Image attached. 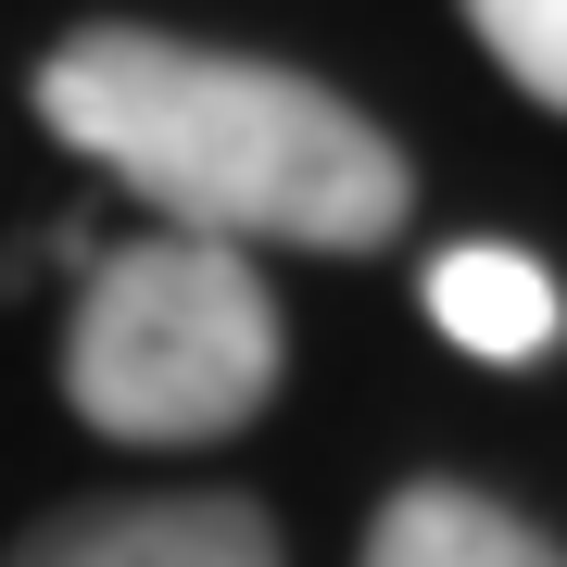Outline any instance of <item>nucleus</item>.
I'll return each mask as SVG.
<instances>
[{"mask_svg": "<svg viewBox=\"0 0 567 567\" xmlns=\"http://www.w3.org/2000/svg\"><path fill=\"white\" fill-rule=\"evenodd\" d=\"M365 567H567V543L466 480H404L365 529Z\"/></svg>", "mask_w": 567, "mask_h": 567, "instance_id": "obj_5", "label": "nucleus"}, {"mask_svg": "<svg viewBox=\"0 0 567 567\" xmlns=\"http://www.w3.org/2000/svg\"><path fill=\"white\" fill-rule=\"evenodd\" d=\"M466 25L543 114H567V0H466Z\"/></svg>", "mask_w": 567, "mask_h": 567, "instance_id": "obj_6", "label": "nucleus"}, {"mask_svg": "<svg viewBox=\"0 0 567 567\" xmlns=\"http://www.w3.org/2000/svg\"><path fill=\"white\" fill-rule=\"evenodd\" d=\"M0 567H290V555L252 492H126V505L39 517Z\"/></svg>", "mask_w": 567, "mask_h": 567, "instance_id": "obj_3", "label": "nucleus"}, {"mask_svg": "<svg viewBox=\"0 0 567 567\" xmlns=\"http://www.w3.org/2000/svg\"><path fill=\"white\" fill-rule=\"evenodd\" d=\"M76 328H63V404L102 442H227L278 404V303L252 252L152 227L76 265Z\"/></svg>", "mask_w": 567, "mask_h": 567, "instance_id": "obj_2", "label": "nucleus"}, {"mask_svg": "<svg viewBox=\"0 0 567 567\" xmlns=\"http://www.w3.org/2000/svg\"><path fill=\"white\" fill-rule=\"evenodd\" d=\"M429 328H442L454 353H480V365H543L555 328H567V303H555V278L529 252L466 240V252L429 265Z\"/></svg>", "mask_w": 567, "mask_h": 567, "instance_id": "obj_4", "label": "nucleus"}, {"mask_svg": "<svg viewBox=\"0 0 567 567\" xmlns=\"http://www.w3.org/2000/svg\"><path fill=\"white\" fill-rule=\"evenodd\" d=\"M39 114L63 152L126 177L189 240H290V252H379L416 177L341 89L252 51H203L164 25H76L39 63Z\"/></svg>", "mask_w": 567, "mask_h": 567, "instance_id": "obj_1", "label": "nucleus"}]
</instances>
